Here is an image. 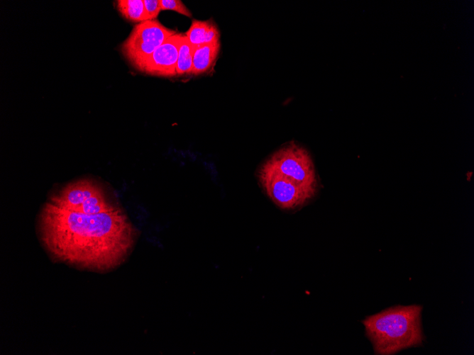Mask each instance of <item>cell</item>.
Listing matches in <instances>:
<instances>
[{
	"instance_id": "obj_1",
	"label": "cell",
	"mask_w": 474,
	"mask_h": 355,
	"mask_svg": "<svg viewBox=\"0 0 474 355\" xmlns=\"http://www.w3.org/2000/svg\"><path fill=\"white\" fill-rule=\"evenodd\" d=\"M37 233L53 261L97 273L123 264L138 235L106 185L90 177L51 192L38 213Z\"/></svg>"
},
{
	"instance_id": "obj_2",
	"label": "cell",
	"mask_w": 474,
	"mask_h": 355,
	"mask_svg": "<svg viewBox=\"0 0 474 355\" xmlns=\"http://www.w3.org/2000/svg\"><path fill=\"white\" fill-rule=\"evenodd\" d=\"M422 307L397 305L367 317L363 323L375 354H394L421 346L424 340L421 329Z\"/></svg>"
},
{
	"instance_id": "obj_3",
	"label": "cell",
	"mask_w": 474,
	"mask_h": 355,
	"mask_svg": "<svg viewBox=\"0 0 474 355\" xmlns=\"http://www.w3.org/2000/svg\"><path fill=\"white\" fill-rule=\"evenodd\" d=\"M263 165L315 195L317 181L313 162L309 152L296 142H290L283 145Z\"/></svg>"
},
{
	"instance_id": "obj_4",
	"label": "cell",
	"mask_w": 474,
	"mask_h": 355,
	"mask_svg": "<svg viewBox=\"0 0 474 355\" xmlns=\"http://www.w3.org/2000/svg\"><path fill=\"white\" fill-rule=\"evenodd\" d=\"M176 31L167 28L158 20H148L133 27L122 43L121 51L128 62L136 67L149 57L167 38Z\"/></svg>"
},
{
	"instance_id": "obj_5",
	"label": "cell",
	"mask_w": 474,
	"mask_h": 355,
	"mask_svg": "<svg viewBox=\"0 0 474 355\" xmlns=\"http://www.w3.org/2000/svg\"><path fill=\"white\" fill-rule=\"evenodd\" d=\"M258 176L267 195L282 209L299 208L314 196L292 180L263 165Z\"/></svg>"
},
{
	"instance_id": "obj_6",
	"label": "cell",
	"mask_w": 474,
	"mask_h": 355,
	"mask_svg": "<svg viewBox=\"0 0 474 355\" xmlns=\"http://www.w3.org/2000/svg\"><path fill=\"white\" fill-rule=\"evenodd\" d=\"M184 36L182 33H176L169 37L136 68L149 75L165 77L177 76L178 52Z\"/></svg>"
},
{
	"instance_id": "obj_7",
	"label": "cell",
	"mask_w": 474,
	"mask_h": 355,
	"mask_svg": "<svg viewBox=\"0 0 474 355\" xmlns=\"http://www.w3.org/2000/svg\"><path fill=\"white\" fill-rule=\"evenodd\" d=\"M185 36L194 47L220 41L219 31L211 20H192Z\"/></svg>"
},
{
	"instance_id": "obj_8",
	"label": "cell",
	"mask_w": 474,
	"mask_h": 355,
	"mask_svg": "<svg viewBox=\"0 0 474 355\" xmlns=\"http://www.w3.org/2000/svg\"><path fill=\"white\" fill-rule=\"evenodd\" d=\"M220 50V41L194 47L192 74L208 72L214 65Z\"/></svg>"
},
{
	"instance_id": "obj_9",
	"label": "cell",
	"mask_w": 474,
	"mask_h": 355,
	"mask_svg": "<svg viewBox=\"0 0 474 355\" xmlns=\"http://www.w3.org/2000/svg\"><path fill=\"white\" fill-rule=\"evenodd\" d=\"M116 4L118 12L129 21L139 23L148 20L143 0H118Z\"/></svg>"
},
{
	"instance_id": "obj_10",
	"label": "cell",
	"mask_w": 474,
	"mask_h": 355,
	"mask_svg": "<svg viewBox=\"0 0 474 355\" xmlns=\"http://www.w3.org/2000/svg\"><path fill=\"white\" fill-rule=\"evenodd\" d=\"M194 47L185 35L179 48L176 66L177 75L192 74Z\"/></svg>"
},
{
	"instance_id": "obj_11",
	"label": "cell",
	"mask_w": 474,
	"mask_h": 355,
	"mask_svg": "<svg viewBox=\"0 0 474 355\" xmlns=\"http://www.w3.org/2000/svg\"><path fill=\"white\" fill-rule=\"evenodd\" d=\"M161 10H171L187 17H192V13L186 6L180 0H160Z\"/></svg>"
},
{
	"instance_id": "obj_12",
	"label": "cell",
	"mask_w": 474,
	"mask_h": 355,
	"mask_svg": "<svg viewBox=\"0 0 474 355\" xmlns=\"http://www.w3.org/2000/svg\"><path fill=\"white\" fill-rule=\"evenodd\" d=\"M145 10L148 20H155L161 10L160 0H143Z\"/></svg>"
}]
</instances>
